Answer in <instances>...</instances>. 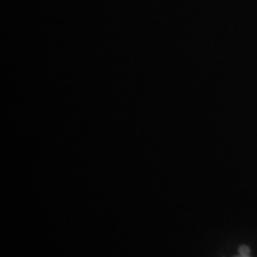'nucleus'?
Instances as JSON below:
<instances>
[{"mask_svg": "<svg viewBox=\"0 0 257 257\" xmlns=\"http://www.w3.org/2000/svg\"><path fill=\"white\" fill-rule=\"evenodd\" d=\"M239 254L240 256H250V248L247 246H240Z\"/></svg>", "mask_w": 257, "mask_h": 257, "instance_id": "1", "label": "nucleus"}, {"mask_svg": "<svg viewBox=\"0 0 257 257\" xmlns=\"http://www.w3.org/2000/svg\"><path fill=\"white\" fill-rule=\"evenodd\" d=\"M237 257H250V256H240V254H239V256H237Z\"/></svg>", "mask_w": 257, "mask_h": 257, "instance_id": "2", "label": "nucleus"}]
</instances>
